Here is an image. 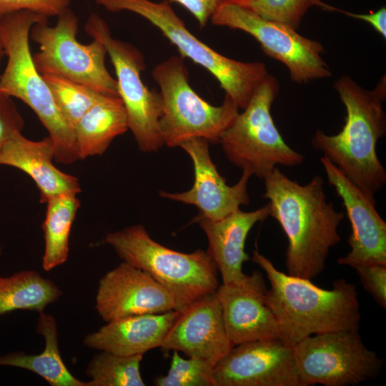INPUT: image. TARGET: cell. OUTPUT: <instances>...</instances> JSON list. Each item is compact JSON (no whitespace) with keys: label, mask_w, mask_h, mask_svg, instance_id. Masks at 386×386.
Returning a JSON list of instances; mask_svg holds the SVG:
<instances>
[{"label":"cell","mask_w":386,"mask_h":386,"mask_svg":"<svg viewBox=\"0 0 386 386\" xmlns=\"http://www.w3.org/2000/svg\"><path fill=\"white\" fill-rule=\"evenodd\" d=\"M269 217V206L252 212L239 209L217 221L210 220L199 213L194 221L203 229L208 240L207 253L222 275V284L252 286L264 281L262 274L251 275L242 271V264L250 259L245 252L247 237L254 227Z\"/></svg>","instance_id":"obj_18"},{"label":"cell","mask_w":386,"mask_h":386,"mask_svg":"<svg viewBox=\"0 0 386 386\" xmlns=\"http://www.w3.org/2000/svg\"><path fill=\"white\" fill-rule=\"evenodd\" d=\"M42 224L44 252L42 267L49 272L65 263L69 256V239L80 202L75 193L55 196L46 203Z\"/></svg>","instance_id":"obj_25"},{"label":"cell","mask_w":386,"mask_h":386,"mask_svg":"<svg viewBox=\"0 0 386 386\" xmlns=\"http://www.w3.org/2000/svg\"><path fill=\"white\" fill-rule=\"evenodd\" d=\"M84 30L107 50L115 70L128 129L139 149L147 153L157 152L164 146L159 129L162 99L159 93L149 89L142 80L141 73L146 66L142 52L131 44L114 38L107 22L96 14L89 15Z\"/></svg>","instance_id":"obj_10"},{"label":"cell","mask_w":386,"mask_h":386,"mask_svg":"<svg viewBox=\"0 0 386 386\" xmlns=\"http://www.w3.org/2000/svg\"><path fill=\"white\" fill-rule=\"evenodd\" d=\"M263 179L269 216L287 239V274L311 280L322 272L331 248L340 242L337 229L345 215L327 200L320 175L302 185L276 167Z\"/></svg>","instance_id":"obj_1"},{"label":"cell","mask_w":386,"mask_h":386,"mask_svg":"<svg viewBox=\"0 0 386 386\" xmlns=\"http://www.w3.org/2000/svg\"><path fill=\"white\" fill-rule=\"evenodd\" d=\"M237 2L264 19L286 24L295 29L299 28L306 13L312 6L330 11H337L338 9L322 0H240Z\"/></svg>","instance_id":"obj_28"},{"label":"cell","mask_w":386,"mask_h":386,"mask_svg":"<svg viewBox=\"0 0 386 386\" xmlns=\"http://www.w3.org/2000/svg\"><path fill=\"white\" fill-rule=\"evenodd\" d=\"M71 0H0V14L29 11L45 16H58L69 6Z\"/></svg>","instance_id":"obj_30"},{"label":"cell","mask_w":386,"mask_h":386,"mask_svg":"<svg viewBox=\"0 0 386 386\" xmlns=\"http://www.w3.org/2000/svg\"><path fill=\"white\" fill-rule=\"evenodd\" d=\"M210 20L214 25L251 35L267 55L287 68L291 80L295 83H308L332 74L322 58L321 43L302 36L286 24L264 19L237 1L222 2Z\"/></svg>","instance_id":"obj_12"},{"label":"cell","mask_w":386,"mask_h":386,"mask_svg":"<svg viewBox=\"0 0 386 386\" xmlns=\"http://www.w3.org/2000/svg\"><path fill=\"white\" fill-rule=\"evenodd\" d=\"M209 144L208 141L201 138L182 142L179 147L193 162L194 184L187 192L160 191L159 194L165 199L194 205L199 214L210 220L217 221L237 211L241 205L249 204L247 184L252 174L242 170L239 180L233 186L227 185L210 157Z\"/></svg>","instance_id":"obj_16"},{"label":"cell","mask_w":386,"mask_h":386,"mask_svg":"<svg viewBox=\"0 0 386 386\" xmlns=\"http://www.w3.org/2000/svg\"><path fill=\"white\" fill-rule=\"evenodd\" d=\"M345 15L360 19L370 24L384 39L386 38V9L382 6L376 11L368 14H357L338 9L337 11Z\"/></svg>","instance_id":"obj_34"},{"label":"cell","mask_w":386,"mask_h":386,"mask_svg":"<svg viewBox=\"0 0 386 386\" xmlns=\"http://www.w3.org/2000/svg\"><path fill=\"white\" fill-rule=\"evenodd\" d=\"M24 121L13 98L0 94V152L8 140L18 132H22Z\"/></svg>","instance_id":"obj_32"},{"label":"cell","mask_w":386,"mask_h":386,"mask_svg":"<svg viewBox=\"0 0 386 386\" xmlns=\"http://www.w3.org/2000/svg\"><path fill=\"white\" fill-rule=\"evenodd\" d=\"M127 129L122 100L119 96L104 95L83 116L74 129L79 159L102 155L112 142Z\"/></svg>","instance_id":"obj_22"},{"label":"cell","mask_w":386,"mask_h":386,"mask_svg":"<svg viewBox=\"0 0 386 386\" xmlns=\"http://www.w3.org/2000/svg\"><path fill=\"white\" fill-rule=\"evenodd\" d=\"M237 1H240V0H237Z\"/></svg>","instance_id":"obj_36"},{"label":"cell","mask_w":386,"mask_h":386,"mask_svg":"<svg viewBox=\"0 0 386 386\" xmlns=\"http://www.w3.org/2000/svg\"><path fill=\"white\" fill-rule=\"evenodd\" d=\"M36 332L44 339V351L38 355L15 352L0 355V366L22 368L36 373L51 386H86L76 378L64 364L59 349L58 329L51 315L40 313Z\"/></svg>","instance_id":"obj_23"},{"label":"cell","mask_w":386,"mask_h":386,"mask_svg":"<svg viewBox=\"0 0 386 386\" xmlns=\"http://www.w3.org/2000/svg\"><path fill=\"white\" fill-rule=\"evenodd\" d=\"M112 12L129 11L157 27L182 58H187L207 70L237 107L244 109L256 89L269 74L259 61L244 62L228 58L192 34L167 0H95Z\"/></svg>","instance_id":"obj_6"},{"label":"cell","mask_w":386,"mask_h":386,"mask_svg":"<svg viewBox=\"0 0 386 386\" xmlns=\"http://www.w3.org/2000/svg\"><path fill=\"white\" fill-rule=\"evenodd\" d=\"M333 86L346 109L345 124L335 135L317 130L312 145L376 202L375 194L386 183V171L376 152L378 140L386 132L385 76L372 90L347 76L337 79Z\"/></svg>","instance_id":"obj_3"},{"label":"cell","mask_w":386,"mask_h":386,"mask_svg":"<svg viewBox=\"0 0 386 386\" xmlns=\"http://www.w3.org/2000/svg\"><path fill=\"white\" fill-rule=\"evenodd\" d=\"M2 16L3 15L0 14V64H1V60L2 56L5 55L3 39H2V35H1V19Z\"/></svg>","instance_id":"obj_35"},{"label":"cell","mask_w":386,"mask_h":386,"mask_svg":"<svg viewBox=\"0 0 386 386\" xmlns=\"http://www.w3.org/2000/svg\"><path fill=\"white\" fill-rule=\"evenodd\" d=\"M364 289L383 309L386 308V265L355 264L352 267Z\"/></svg>","instance_id":"obj_31"},{"label":"cell","mask_w":386,"mask_h":386,"mask_svg":"<svg viewBox=\"0 0 386 386\" xmlns=\"http://www.w3.org/2000/svg\"><path fill=\"white\" fill-rule=\"evenodd\" d=\"M61 294L54 282L33 270L0 276V315L18 310L44 312Z\"/></svg>","instance_id":"obj_24"},{"label":"cell","mask_w":386,"mask_h":386,"mask_svg":"<svg viewBox=\"0 0 386 386\" xmlns=\"http://www.w3.org/2000/svg\"><path fill=\"white\" fill-rule=\"evenodd\" d=\"M178 315L171 310L161 314H146L127 317L107 325L89 333L84 339L89 348L104 350L116 355H144L161 347L169 328Z\"/></svg>","instance_id":"obj_21"},{"label":"cell","mask_w":386,"mask_h":386,"mask_svg":"<svg viewBox=\"0 0 386 386\" xmlns=\"http://www.w3.org/2000/svg\"><path fill=\"white\" fill-rule=\"evenodd\" d=\"M41 75L59 114L74 130L83 116L104 96L89 86L60 76Z\"/></svg>","instance_id":"obj_27"},{"label":"cell","mask_w":386,"mask_h":386,"mask_svg":"<svg viewBox=\"0 0 386 386\" xmlns=\"http://www.w3.org/2000/svg\"><path fill=\"white\" fill-rule=\"evenodd\" d=\"M233 347L215 292L178 311L161 347L164 351L182 352L188 357L202 358L216 365Z\"/></svg>","instance_id":"obj_17"},{"label":"cell","mask_w":386,"mask_h":386,"mask_svg":"<svg viewBox=\"0 0 386 386\" xmlns=\"http://www.w3.org/2000/svg\"><path fill=\"white\" fill-rule=\"evenodd\" d=\"M252 261L265 272L270 283L265 301L276 320L279 339L294 347L317 334L359 330L360 305L356 286L345 279L325 290L304 279L278 270L264 255L254 250Z\"/></svg>","instance_id":"obj_2"},{"label":"cell","mask_w":386,"mask_h":386,"mask_svg":"<svg viewBox=\"0 0 386 386\" xmlns=\"http://www.w3.org/2000/svg\"><path fill=\"white\" fill-rule=\"evenodd\" d=\"M215 386H301L293 347L279 339L234 346L214 366Z\"/></svg>","instance_id":"obj_13"},{"label":"cell","mask_w":386,"mask_h":386,"mask_svg":"<svg viewBox=\"0 0 386 386\" xmlns=\"http://www.w3.org/2000/svg\"><path fill=\"white\" fill-rule=\"evenodd\" d=\"M160 88L162 111L159 129L164 145H179L193 138L219 143L224 132L239 114L236 103L225 94L222 104L214 106L191 87L184 58L172 56L152 71Z\"/></svg>","instance_id":"obj_7"},{"label":"cell","mask_w":386,"mask_h":386,"mask_svg":"<svg viewBox=\"0 0 386 386\" xmlns=\"http://www.w3.org/2000/svg\"><path fill=\"white\" fill-rule=\"evenodd\" d=\"M143 355L123 356L99 350L90 360L85 374L86 386H144L140 373Z\"/></svg>","instance_id":"obj_26"},{"label":"cell","mask_w":386,"mask_h":386,"mask_svg":"<svg viewBox=\"0 0 386 386\" xmlns=\"http://www.w3.org/2000/svg\"><path fill=\"white\" fill-rule=\"evenodd\" d=\"M320 163L329 184L342 199L351 224L348 238L350 251L338 259L342 265H386V222L376 209V202L349 179L327 157Z\"/></svg>","instance_id":"obj_14"},{"label":"cell","mask_w":386,"mask_h":386,"mask_svg":"<svg viewBox=\"0 0 386 386\" xmlns=\"http://www.w3.org/2000/svg\"><path fill=\"white\" fill-rule=\"evenodd\" d=\"M48 18L29 11L5 14L1 29L6 64L0 76V94L22 101L46 128L55 147L54 160L71 164L79 160L74 130L59 114L51 91L38 71L29 47L30 31Z\"/></svg>","instance_id":"obj_4"},{"label":"cell","mask_w":386,"mask_h":386,"mask_svg":"<svg viewBox=\"0 0 386 386\" xmlns=\"http://www.w3.org/2000/svg\"><path fill=\"white\" fill-rule=\"evenodd\" d=\"M267 291L264 281L252 286L222 284L218 287L216 295L233 346L279 339L276 320L265 301Z\"/></svg>","instance_id":"obj_19"},{"label":"cell","mask_w":386,"mask_h":386,"mask_svg":"<svg viewBox=\"0 0 386 386\" xmlns=\"http://www.w3.org/2000/svg\"><path fill=\"white\" fill-rule=\"evenodd\" d=\"M215 364L199 358L184 359L174 350L168 373L154 379L157 386H215L213 370Z\"/></svg>","instance_id":"obj_29"},{"label":"cell","mask_w":386,"mask_h":386,"mask_svg":"<svg viewBox=\"0 0 386 386\" xmlns=\"http://www.w3.org/2000/svg\"><path fill=\"white\" fill-rule=\"evenodd\" d=\"M279 90L277 79L268 74L219 141L232 164L260 179L277 165L295 167L305 159L286 144L273 121L271 107Z\"/></svg>","instance_id":"obj_8"},{"label":"cell","mask_w":386,"mask_h":386,"mask_svg":"<svg viewBox=\"0 0 386 386\" xmlns=\"http://www.w3.org/2000/svg\"><path fill=\"white\" fill-rule=\"evenodd\" d=\"M95 309L106 322L176 310L173 296L146 272L122 262L99 282Z\"/></svg>","instance_id":"obj_15"},{"label":"cell","mask_w":386,"mask_h":386,"mask_svg":"<svg viewBox=\"0 0 386 386\" xmlns=\"http://www.w3.org/2000/svg\"><path fill=\"white\" fill-rule=\"evenodd\" d=\"M105 242L123 262L146 272L169 292L177 311L219 287L218 269L207 251L183 253L167 248L151 238L142 225L109 233Z\"/></svg>","instance_id":"obj_5"},{"label":"cell","mask_w":386,"mask_h":386,"mask_svg":"<svg viewBox=\"0 0 386 386\" xmlns=\"http://www.w3.org/2000/svg\"><path fill=\"white\" fill-rule=\"evenodd\" d=\"M55 147L49 136L33 141L16 132L0 152V166L16 168L29 175L36 184L40 202L64 193L79 194L81 187L76 177L59 169L53 163Z\"/></svg>","instance_id":"obj_20"},{"label":"cell","mask_w":386,"mask_h":386,"mask_svg":"<svg viewBox=\"0 0 386 386\" xmlns=\"http://www.w3.org/2000/svg\"><path fill=\"white\" fill-rule=\"evenodd\" d=\"M293 352L301 386L356 385L377 377L383 365L355 330L309 336Z\"/></svg>","instance_id":"obj_11"},{"label":"cell","mask_w":386,"mask_h":386,"mask_svg":"<svg viewBox=\"0 0 386 386\" xmlns=\"http://www.w3.org/2000/svg\"><path fill=\"white\" fill-rule=\"evenodd\" d=\"M57 18L54 26L37 23L30 31V37L39 46V51L32 54L38 71L66 78L104 95L119 96L117 81L105 65L107 53L103 44L93 39L84 44L76 39L79 19L69 8Z\"/></svg>","instance_id":"obj_9"},{"label":"cell","mask_w":386,"mask_h":386,"mask_svg":"<svg viewBox=\"0 0 386 386\" xmlns=\"http://www.w3.org/2000/svg\"><path fill=\"white\" fill-rule=\"evenodd\" d=\"M169 3H176L182 6L197 20L199 26H206L209 20L219 6L227 0H167ZM237 1V0H232Z\"/></svg>","instance_id":"obj_33"}]
</instances>
